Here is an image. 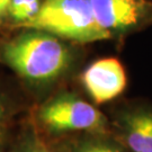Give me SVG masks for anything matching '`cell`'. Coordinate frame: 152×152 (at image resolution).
Returning <instances> with one entry per match:
<instances>
[{"label":"cell","mask_w":152,"mask_h":152,"mask_svg":"<svg viewBox=\"0 0 152 152\" xmlns=\"http://www.w3.org/2000/svg\"><path fill=\"white\" fill-rule=\"evenodd\" d=\"M99 26L110 35L135 29L152 12L148 0H89Z\"/></svg>","instance_id":"cell-4"},{"label":"cell","mask_w":152,"mask_h":152,"mask_svg":"<svg viewBox=\"0 0 152 152\" xmlns=\"http://www.w3.org/2000/svg\"><path fill=\"white\" fill-rule=\"evenodd\" d=\"M51 145L56 152H129L112 132L83 133Z\"/></svg>","instance_id":"cell-7"},{"label":"cell","mask_w":152,"mask_h":152,"mask_svg":"<svg viewBox=\"0 0 152 152\" xmlns=\"http://www.w3.org/2000/svg\"><path fill=\"white\" fill-rule=\"evenodd\" d=\"M81 82L96 104H104L124 91L127 79L117 59L105 58L95 61L81 75Z\"/></svg>","instance_id":"cell-6"},{"label":"cell","mask_w":152,"mask_h":152,"mask_svg":"<svg viewBox=\"0 0 152 152\" xmlns=\"http://www.w3.org/2000/svg\"><path fill=\"white\" fill-rule=\"evenodd\" d=\"M41 6L39 0H11L8 16L22 26L37 15Z\"/></svg>","instance_id":"cell-9"},{"label":"cell","mask_w":152,"mask_h":152,"mask_svg":"<svg viewBox=\"0 0 152 152\" xmlns=\"http://www.w3.org/2000/svg\"><path fill=\"white\" fill-rule=\"evenodd\" d=\"M9 152H56L53 147L38 133L34 125L25 127L18 135Z\"/></svg>","instance_id":"cell-8"},{"label":"cell","mask_w":152,"mask_h":152,"mask_svg":"<svg viewBox=\"0 0 152 152\" xmlns=\"http://www.w3.org/2000/svg\"><path fill=\"white\" fill-rule=\"evenodd\" d=\"M34 127L45 140H63L83 133L110 132V122L92 104L73 94L50 98L35 112Z\"/></svg>","instance_id":"cell-2"},{"label":"cell","mask_w":152,"mask_h":152,"mask_svg":"<svg viewBox=\"0 0 152 152\" xmlns=\"http://www.w3.org/2000/svg\"><path fill=\"white\" fill-rule=\"evenodd\" d=\"M11 0H0V20L8 15V9Z\"/></svg>","instance_id":"cell-11"},{"label":"cell","mask_w":152,"mask_h":152,"mask_svg":"<svg viewBox=\"0 0 152 152\" xmlns=\"http://www.w3.org/2000/svg\"><path fill=\"white\" fill-rule=\"evenodd\" d=\"M110 132L129 152H152V107L120 110L110 122Z\"/></svg>","instance_id":"cell-5"},{"label":"cell","mask_w":152,"mask_h":152,"mask_svg":"<svg viewBox=\"0 0 152 152\" xmlns=\"http://www.w3.org/2000/svg\"><path fill=\"white\" fill-rule=\"evenodd\" d=\"M22 26L79 43L112 37L99 26L89 0H46L37 15Z\"/></svg>","instance_id":"cell-3"},{"label":"cell","mask_w":152,"mask_h":152,"mask_svg":"<svg viewBox=\"0 0 152 152\" xmlns=\"http://www.w3.org/2000/svg\"><path fill=\"white\" fill-rule=\"evenodd\" d=\"M0 152H6V148H0Z\"/></svg>","instance_id":"cell-12"},{"label":"cell","mask_w":152,"mask_h":152,"mask_svg":"<svg viewBox=\"0 0 152 152\" xmlns=\"http://www.w3.org/2000/svg\"><path fill=\"white\" fill-rule=\"evenodd\" d=\"M0 59L25 80L46 83L68 70L72 54L59 37L33 29L4 44Z\"/></svg>","instance_id":"cell-1"},{"label":"cell","mask_w":152,"mask_h":152,"mask_svg":"<svg viewBox=\"0 0 152 152\" xmlns=\"http://www.w3.org/2000/svg\"><path fill=\"white\" fill-rule=\"evenodd\" d=\"M11 129V109L5 96L0 92V148H6Z\"/></svg>","instance_id":"cell-10"}]
</instances>
